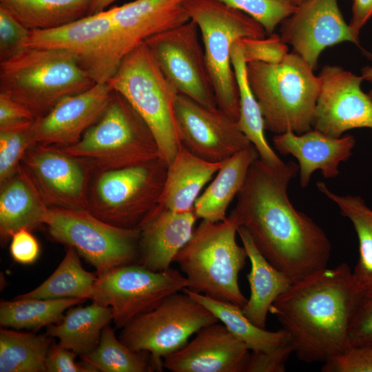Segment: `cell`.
Wrapping results in <instances>:
<instances>
[{
	"label": "cell",
	"mask_w": 372,
	"mask_h": 372,
	"mask_svg": "<svg viewBox=\"0 0 372 372\" xmlns=\"http://www.w3.org/2000/svg\"><path fill=\"white\" fill-rule=\"evenodd\" d=\"M299 172L293 161L251 165L230 214L261 254L292 282L327 268L331 244L325 231L290 201L288 187Z\"/></svg>",
	"instance_id": "1"
},
{
	"label": "cell",
	"mask_w": 372,
	"mask_h": 372,
	"mask_svg": "<svg viewBox=\"0 0 372 372\" xmlns=\"http://www.w3.org/2000/svg\"><path fill=\"white\" fill-rule=\"evenodd\" d=\"M358 293L347 263L293 282L271 304L293 353L307 363L326 362L349 349L348 327Z\"/></svg>",
	"instance_id": "2"
},
{
	"label": "cell",
	"mask_w": 372,
	"mask_h": 372,
	"mask_svg": "<svg viewBox=\"0 0 372 372\" xmlns=\"http://www.w3.org/2000/svg\"><path fill=\"white\" fill-rule=\"evenodd\" d=\"M96 83L76 57L65 50L27 48L0 62V93L24 105L35 119L62 99Z\"/></svg>",
	"instance_id": "3"
},
{
	"label": "cell",
	"mask_w": 372,
	"mask_h": 372,
	"mask_svg": "<svg viewBox=\"0 0 372 372\" xmlns=\"http://www.w3.org/2000/svg\"><path fill=\"white\" fill-rule=\"evenodd\" d=\"M238 227L231 214L216 223L202 220L174 262L187 278V289L242 308L247 298L238 275L248 256L236 241Z\"/></svg>",
	"instance_id": "4"
},
{
	"label": "cell",
	"mask_w": 372,
	"mask_h": 372,
	"mask_svg": "<svg viewBox=\"0 0 372 372\" xmlns=\"http://www.w3.org/2000/svg\"><path fill=\"white\" fill-rule=\"evenodd\" d=\"M298 54L278 64L247 63L249 85L260 105L265 130L302 134L311 124L320 88L318 75Z\"/></svg>",
	"instance_id": "5"
},
{
	"label": "cell",
	"mask_w": 372,
	"mask_h": 372,
	"mask_svg": "<svg viewBox=\"0 0 372 372\" xmlns=\"http://www.w3.org/2000/svg\"><path fill=\"white\" fill-rule=\"evenodd\" d=\"M107 83L145 121L155 137L161 158L169 165L181 145L175 117L178 92L145 42L123 58Z\"/></svg>",
	"instance_id": "6"
},
{
	"label": "cell",
	"mask_w": 372,
	"mask_h": 372,
	"mask_svg": "<svg viewBox=\"0 0 372 372\" xmlns=\"http://www.w3.org/2000/svg\"><path fill=\"white\" fill-rule=\"evenodd\" d=\"M56 148L68 155L90 160L101 171L161 158L149 126L115 90L101 117L76 143Z\"/></svg>",
	"instance_id": "7"
},
{
	"label": "cell",
	"mask_w": 372,
	"mask_h": 372,
	"mask_svg": "<svg viewBox=\"0 0 372 372\" xmlns=\"http://www.w3.org/2000/svg\"><path fill=\"white\" fill-rule=\"evenodd\" d=\"M185 6L200 30L217 106L238 121L239 94L232 48L240 38H264L267 33L253 18L218 0H186Z\"/></svg>",
	"instance_id": "8"
},
{
	"label": "cell",
	"mask_w": 372,
	"mask_h": 372,
	"mask_svg": "<svg viewBox=\"0 0 372 372\" xmlns=\"http://www.w3.org/2000/svg\"><path fill=\"white\" fill-rule=\"evenodd\" d=\"M167 167L160 158L126 167L97 170L90 184L86 210L112 225L139 229L158 203Z\"/></svg>",
	"instance_id": "9"
},
{
	"label": "cell",
	"mask_w": 372,
	"mask_h": 372,
	"mask_svg": "<svg viewBox=\"0 0 372 372\" xmlns=\"http://www.w3.org/2000/svg\"><path fill=\"white\" fill-rule=\"evenodd\" d=\"M56 241L74 248L101 276L137 263L140 230L108 224L86 209L49 207L44 223Z\"/></svg>",
	"instance_id": "10"
},
{
	"label": "cell",
	"mask_w": 372,
	"mask_h": 372,
	"mask_svg": "<svg viewBox=\"0 0 372 372\" xmlns=\"http://www.w3.org/2000/svg\"><path fill=\"white\" fill-rule=\"evenodd\" d=\"M188 285L185 276L172 267L154 271L133 263L97 276L89 299L110 307L116 327L123 328Z\"/></svg>",
	"instance_id": "11"
},
{
	"label": "cell",
	"mask_w": 372,
	"mask_h": 372,
	"mask_svg": "<svg viewBox=\"0 0 372 372\" xmlns=\"http://www.w3.org/2000/svg\"><path fill=\"white\" fill-rule=\"evenodd\" d=\"M217 322L209 310L182 291L122 328L119 339L134 351L149 353L163 366L165 357L183 347L200 329Z\"/></svg>",
	"instance_id": "12"
},
{
	"label": "cell",
	"mask_w": 372,
	"mask_h": 372,
	"mask_svg": "<svg viewBox=\"0 0 372 372\" xmlns=\"http://www.w3.org/2000/svg\"><path fill=\"white\" fill-rule=\"evenodd\" d=\"M27 47L72 54L96 83L107 82L121 62L110 9L59 28L30 30Z\"/></svg>",
	"instance_id": "13"
},
{
	"label": "cell",
	"mask_w": 372,
	"mask_h": 372,
	"mask_svg": "<svg viewBox=\"0 0 372 372\" xmlns=\"http://www.w3.org/2000/svg\"><path fill=\"white\" fill-rule=\"evenodd\" d=\"M200 30L193 21L154 34L145 41L161 71L178 94L216 107L214 87Z\"/></svg>",
	"instance_id": "14"
},
{
	"label": "cell",
	"mask_w": 372,
	"mask_h": 372,
	"mask_svg": "<svg viewBox=\"0 0 372 372\" xmlns=\"http://www.w3.org/2000/svg\"><path fill=\"white\" fill-rule=\"evenodd\" d=\"M21 164L49 207L87 209L92 172L97 170L92 161L55 147L34 144L25 153Z\"/></svg>",
	"instance_id": "15"
},
{
	"label": "cell",
	"mask_w": 372,
	"mask_h": 372,
	"mask_svg": "<svg viewBox=\"0 0 372 372\" xmlns=\"http://www.w3.org/2000/svg\"><path fill=\"white\" fill-rule=\"evenodd\" d=\"M175 117L180 144L203 160L223 163L252 145L237 121L218 107L178 94Z\"/></svg>",
	"instance_id": "16"
},
{
	"label": "cell",
	"mask_w": 372,
	"mask_h": 372,
	"mask_svg": "<svg viewBox=\"0 0 372 372\" xmlns=\"http://www.w3.org/2000/svg\"><path fill=\"white\" fill-rule=\"evenodd\" d=\"M318 76L320 88L312 129L336 138L355 128L372 130V99L361 89V76L327 65Z\"/></svg>",
	"instance_id": "17"
},
{
	"label": "cell",
	"mask_w": 372,
	"mask_h": 372,
	"mask_svg": "<svg viewBox=\"0 0 372 372\" xmlns=\"http://www.w3.org/2000/svg\"><path fill=\"white\" fill-rule=\"evenodd\" d=\"M280 37L315 70L319 56L328 47L360 41L351 32L337 0H305L282 23Z\"/></svg>",
	"instance_id": "18"
},
{
	"label": "cell",
	"mask_w": 372,
	"mask_h": 372,
	"mask_svg": "<svg viewBox=\"0 0 372 372\" xmlns=\"http://www.w3.org/2000/svg\"><path fill=\"white\" fill-rule=\"evenodd\" d=\"M113 93L107 82L97 83L62 99L47 114L34 120L31 127L34 143L56 147L76 143L101 117Z\"/></svg>",
	"instance_id": "19"
},
{
	"label": "cell",
	"mask_w": 372,
	"mask_h": 372,
	"mask_svg": "<svg viewBox=\"0 0 372 372\" xmlns=\"http://www.w3.org/2000/svg\"><path fill=\"white\" fill-rule=\"evenodd\" d=\"M220 322L200 329L183 347L163 358L172 372H246L250 352Z\"/></svg>",
	"instance_id": "20"
},
{
	"label": "cell",
	"mask_w": 372,
	"mask_h": 372,
	"mask_svg": "<svg viewBox=\"0 0 372 372\" xmlns=\"http://www.w3.org/2000/svg\"><path fill=\"white\" fill-rule=\"evenodd\" d=\"M186 0H134L110 8L121 59L149 37L190 20Z\"/></svg>",
	"instance_id": "21"
},
{
	"label": "cell",
	"mask_w": 372,
	"mask_h": 372,
	"mask_svg": "<svg viewBox=\"0 0 372 372\" xmlns=\"http://www.w3.org/2000/svg\"><path fill=\"white\" fill-rule=\"evenodd\" d=\"M275 149L283 155H291L298 161L301 187L308 186L312 174L320 170L326 178L340 174V163L352 155L355 138L351 134L332 137L311 129L302 134L291 131L273 137Z\"/></svg>",
	"instance_id": "22"
},
{
	"label": "cell",
	"mask_w": 372,
	"mask_h": 372,
	"mask_svg": "<svg viewBox=\"0 0 372 372\" xmlns=\"http://www.w3.org/2000/svg\"><path fill=\"white\" fill-rule=\"evenodd\" d=\"M197 219L194 209L176 212L158 203L139 228L137 263L154 271L171 267L177 254L192 238Z\"/></svg>",
	"instance_id": "23"
},
{
	"label": "cell",
	"mask_w": 372,
	"mask_h": 372,
	"mask_svg": "<svg viewBox=\"0 0 372 372\" xmlns=\"http://www.w3.org/2000/svg\"><path fill=\"white\" fill-rule=\"evenodd\" d=\"M48 209L32 177L21 164L17 174L1 185V240L6 242L19 229L43 225Z\"/></svg>",
	"instance_id": "24"
},
{
	"label": "cell",
	"mask_w": 372,
	"mask_h": 372,
	"mask_svg": "<svg viewBox=\"0 0 372 372\" xmlns=\"http://www.w3.org/2000/svg\"><path fill=\"white\" fill-rule=\"evenodd\" d=\"M223 163L203 160L181 145L167 167L158 205L176 212L194 209L202 189Z\"/></svg>",
	"instance_id": "25"
},
{
	"label": "cell",
	"mask_w": 372,
	"mask_h": 372,
	"mask_svg": "<svg viewBox=\"0 0 372 372\" xmlns=\"http://www.w3.org/2000/svg\"><path fill=\"white\" fill-rule=\"evenodd\" d=\"M238 235L251 263L250 271L247 275L250 296L241 309L255 325L265 329L271 304L293 282L261 254L244 227H238Z\"/></svg>",
	"instance_id": "26"
},
{
	"label": "cell",
	"mask_w": 372,
	"mask_h": 372,
	"mask_svg": "<svg viewBox=\"0 0 372 372\" xmlns=\"http://www.w3.org/2000/svg\"><path fill=\"white\" fill-rule=\"evenodd\" d=\"M259 158L253 145L223 162L216 176L196 199V217L211 223L227 218V211L243 186L251 164Z\"/></svg>",
	"instance_id": "27"
},
{
	"label": "cell",
	"mask_w": 372,
	"mask_h": 372,
	"mask_svg": "<svg viewBox=\"0 0 372 372\" xmlns=\"http://www.w3.org/2000/svg\"><path fill=\"white\" fill-rule=\"evenodd\" d=\"M112 320L111 309L93 302L87 307L70 309L61 321L48 326L47 335L81 358L97 346L103 329Z\"/></svg>",
	"instance_id": "28"
},
{
	"label": "cell",
	"mask_w": 372,
	"mask_h": 372,
	"mask_svg": "<svg viewBox=\"0 0 372 372\" xmlns=\"http://www.w3.org/2000/svg\"><path fill=\"white\" fill-rule=\"evenodd\" d=\"M316 186L338 206L340 214L351 222L359 243V258L352 271L353 282L358 291L371 288L372 209L360 196L338 194L323 181L317 182Z\"/></svg>",
	"instance_id": "29"
},
{
	"label": "cell",
	"mask_w": 372,
	"mask_h": 372,
	"mask_svg": "<svg viewBox=\"0 0 372 372\" xmlns=\"http://www.w3.org/2000/svg\"><path fill=\"white\" fill-rule=\"evenodd\" d=\"M231 62L239 94L238 125L255 147L261 160L273 166L280 165L284 161L277 155L266 138L264 118L248 81L247 63L236 42L231 50Z\"/></svg>",
	"instance_id": "30"
},
{
	"label": "cell",
	"mask_w": 372,
	"mask_h": 372,
	"mask_svg": "<svg viewBox=\"0 0 372 372\" xmlns=\"http://www.w3.org/2000/svg\"><path fill=\"white\" fill-rule=\"evenodd\" d=\"M183 291L209 310L251 351H269L289 339V333L283 328L270 331L255 325L246 317L241 308L234 304L216 300L187 288Z\"/></svg>",
	"instance_id": "31"
},
{
	"label": "cell",
	"mask_w": 372,
	"mask_h": 372,
	"mask_svg": "<svg viewBox=\"0 0 372 372\" xmlns=\"http://www.w3.org/2000/svg\"><path fill=\"white\" fill-rule=\"evenodd\" d=\"M92 0H0L30 30L59 28L89 15Z\"/></svg>",
	"instance_id": "32"
},
{
	"label": "cell",
	"mask_w": 372,
	"mask_h": 372,
	"mask_svg": "<svg viewBox=\"0 0 372 372\" xmlns=\"http://www.w3.org/2000/svg\"><path fill=\"white\" fill-rule=\"evenodd\" d=\"M81 358L83 364L93 372L161 371L164 368L149 353L129 348L107 325L103 329L96 348Z\"/></svg>",
	"instance_id": "33"
},
{
	"label": "cell",
	"mask_w": 372,
	"mask_h": 372,
	"mask_svg": "<svg viewBox=\"0 0 372 372\" xmlns=\"http://www.w3.org/2000/svg\"><path fill=\"white\" fill-rule=\"evenodd\" d=\"M15 299L1 302V326L33 330L60 322L65 310L86 300L81 298Z\"/></svg>",
	"instance_id": "34"
},
{
	"label": "cell",
	"mask_w": 372,
	"mask_h": 372,
	"mask_svg": "<svg viewBox=\"0 0 372 372\" xmlns=\"http://www.w3.org/2000/svg\"><path fill=\"white\" fill-rule=\"evenodd\" d=\"M78 254L74 248L68 247L62 261L46 280L15 298L89 299L97 276L84 269Z\"/></svg>",
	"instance_id": "35"
},
{
	"label": "cell",
	"mask_w": 372,
	"mask_h": 372,
	"mask_svg": "<svg viewBox=\"0 0 372 372\" xmlns=\"http://www.w3.org/2000/svg\"><path fill=\"white\" fill-rule=\"evenodd\" d=\"M51 347L49 335L0 331V372H44Z\"/></svg>",
	"instance_id": "36"
},
{
	"label": "cell",
	"mask_w": 372,
	"mask_h": 372,
	"mask_svg": "<svg viewBox=\"0 0 372 372\" xmlns=\"http://www.w3.org/2000/svg\"><path fill=\"white\" fill-rule=\"evenodd\" d=\"M32 125L0 130V185L17 174L25 153L34 145Z\"/></svg>",
	"instance_id": "37"
},
{
	"label": "cell",
	"mask_w": 372,
	"mask_h": 372,
	"mask_svg": "<svg viewBox=\"0 0 372 372\" xmlns=\"http://www.w3.org/2000/svg\"><path fill=\"white\" fill-rule=\"evenodd\" d=\"M238 10L260 23L267 35L292 14L296 6L282 0H218Z\"/></svg>",
	"instance_id": "38"
},
{
	"label": "cell",
	"mask_w": 372,
	"mask_h": 372,
	"mask_svg": "<svg viewBox=\"0 0 372 372\" xmlns=\"http://www.w3.org/2000/svg\"><path fill=\"white\" fill-rule=\"evenodd\" d=\"M349 349L372 344V287L358 291L348 327Z\"/></svg>",
	"instance_id": "39"
},
{
	"label": "cell",
	"mask_w": 372,
	"mask_h": 372,
	"mask_svg": "<svg viewBox=\"0 0 372 372\" xmlns=\"http://www.w3.org/2000/svg\"><path fill=\"white\" fill-rule=\"evenodd\" d=\"M236 43L240 45L247 63L261 62L278 64L289 54L287 44L274 32L269 34L267 38H240Z\"/></svg>",
	"instance_id": "40"
},
{
	"label": "cell",
	"mask_w": 372,
	"mask_h": 372,
	"mask_svg": "<svg viewBox=\"0 0 372 372\" xmlns=\"http://www.w3.org/2000/svg\"><path fill=\"white\" fill-rule=\"evenodd\" d=\"M30 30L0 6V62L25 50Z\"/></svg>",
	"instance_id": "41"
},
{
	"label": "cell",
	"mask_w": 372,
	"mask_h": 372,
	"mask_svg": "<svg viewBox=\"0 0 372 372\" xmlns=\"http://www.w3.org/2000/svg\"><path fill=\"white\" fill-rule=\"evenodd\" d=\"M322 372H372V344L351 347L324 362Z\"/></svg>",
	"instance_id": "42"
},
{
	"label": "cell",
	"mask_w": 372,
	"mask_h": 372,
	"mask_svg": "<svg viewBox=\"0 0 372 372\" xmlns=\"http://www.w3.org/2000/svg\"><path fill=\"white\" fill-rule=\"evenodd\" d=\"M292 353L293 348L289 339L269 351H251L246 372H284Z\"/></svg>",
	"instance_id": "43"
},
{
	"label": "cell",
	"mask_w": 372,
	"mask_h": 372,
	"mask_svg": "<svg viewBox=\"0 0 372 372\" xmlns=\"http://www.w3.org/2000/svg\"><path fill=\"white\" fill-rule=\"evenodd\" d=\"M35 118L24 105L0 93V130L31 126Z\"/></svg>",
	"instance_id": "44"
},
{
	"label": "cell",
	"mask_w": 372,
	"mask_h": 372,
	"mask_svg": "<svg viewBox=\"0 0 372 372\" xmlns=\"http://www.w3.org/2000/svg\"><path fill=\"white\" fill-rule=\"evenodd\" d=\"M10 252L13 260L23 265L33 263L40 253L37 240L28 229H21L10 238Z\"/></svg>",
	"instance_id": "45"
},
{
	"label": "cell",
	"mask_w": 372,
	"mask_h": 372,
	"mask_svg": "<svg viewBox=\"0 0 372 372\" xmlns=\"http://www.w3.org/2000/svg\"><path fill=\"white\" fill-rule=\"evenodd\" d=\"M77 354L59 344L50 347L45 360L48 372H93L87 366L75 362Z\"/></svg>",
	"instance_id": "46"
},
{
	"label": "cell",
	"mask_w": 372,
	"mask_h": 372,
	"mask_svg": "<svg viewBox=\"0 0 372 372\" xmlns=\"http://www.w3.org/2000/svg\"><path fill=\"white\" fill-rule=\"evenodd\" d=\"M372 17V0H353L352 17L349 23L351 33L359 40L361 29Z\"/></svg>",
	"instance_id": "47"
},
{
	"label": "cell",
	"mask_w": 372,
	"mask_h": 372,
	"mask_svg": "<svg viewBox=\"0 0 372 372\" xmlns=\"http://www.w3.org/2000/svg\"><path fill=\"white\" fill-rule=\"evenodd\" d=\"M115 1L116 0H92L89 15L105 10L107 6Z\"/></svg>",
	"instance_id": "48"
},
{
	"label": "cell",
	"mask_w": 372,
	"mask_h": 372,
	"mask_svg": "<svg viewBox=\"0 0 372 372\" xmlns=\"http://www.w3.org/2000/svg\"><path fill=\"white\" fill-rule=\"evenodd\" d=\"M363 81L372 83V66H365L361 70V75Z\"/></svg>",
	"instance_id": "49"
},
{
	"label": "cell",
	"mask_w": 372,
	"mask_h": 372,
	"mask_svg": "<svg viewBox=\"0 0 372 372\" xmlns=\"http://www.w3.org/2000/svg\"><path fill=\"white\" fill-rule=\"evenodd\" d=\"M287 3H289L290 4H292L293 6H298L300 5L301 3H302L305 0H282Z\"/></svg>",
	"instance_id": "50"
},
{
	"label": "cell",
	"mask_w": 372,
	"mask_h": 372,
	"mask_svg": "<svg viewBox=\"0 0 372 372\" xmlns=\"http://www.w3.org/2000/svg\"><path fill=\"white\" fill-rule=\"evenodd\" d=\"M367 94L371 97V99H372V89L370 90L369 92Z\"/></svg>",
	"instance_id": "51"
}]
</instances>
